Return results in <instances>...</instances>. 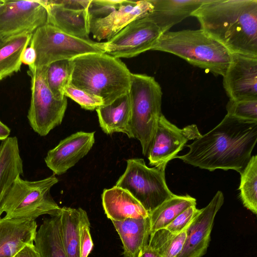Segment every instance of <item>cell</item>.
Masks as SVG:
<instances>
[{"mask_svg":"<svg viewBox=\"0 0 257 257\" xmlns=\"http://www.w3.org/2000/svg\"><path fill=\"white\" fill-rule=\"evenodd\" d=\"M257 142V120L226 114L214 128L187 145L189 151L177 158L185 163L213 171L241 173L251 157Z\"/></svg>","mask_w":257,"mask_h":257,"instance_id":"cell-1","label":"cell"},{"mask_svg":"<svg viewBox=\"0 0 257 257\" xmlns=\"http://www.w3.org/2000/svg\"><path fill=\"white\" fill-rule=\"evenodd\" d=\"M192 16L230 53L257 57V0H208Z\"/></svg>","mask_w":257,"mask_h":257,"instance_id":"cell-2","label":"cell"},{"mask_svg":"<svg viewBox=\"0 0 257 257\" xmlns=\"http://www.w3.org/2000/svg\"><path fill=\"white\" fill-rule=\"evenodd\" d=\"M71 83L110 104L128 93L132 73L119 58L106 53H89L71 59Z\"/></svg>","mask_w":257,"mask_h":257,"instance_id":"cell-3","label":"cell"},{"mask_svg":"<svg viewBox=\"0 0 257 257\" xmlns=\"http://www.w3.org/2000/svg\"><path fill=\"white\" fill-rule=\"evenodd\" d=\"M151 50L174 54L190 64L223 76L231 53L202 29L163 33Z\"/></svg>","mask_w":257,"mask_h":257,"instance_id":"cell-4","label":"cell"},{"mask_svg":"<svg viewBox=\"0 0 257 257\" xmlns=\"http://www.w3.org/2000/svg\"><path fill=\"white\" fill-rule=\"evenodd\" d=\"M128 95L132 138L140 141L143 155L147 156L162 114V88L154 77L132 73Z\"/></svg>","mask_w":257,"mask_h":257,"instance_id":"cell-5","label":"cell"},{"mask_svg":"<svg viewBox=\"0 0 257 257\" xmlns=\"http://www.w3.org/2000/svg\"><path fill=\"white\" fill-rule=\"evenodd\" d=\"M58 182L53 175L37 181L18 176L5 194L1 203L5 217L35 220L39 216L60 214L61 208L52 198L50 190Z\"/></svg>","mask_w":257,"mask_h":257,"instance_id":"cell-6","label":"cell"},{"mask_svg":"<svg viewBox=\"0 0 257 257\" xmlns=\"http://www.w3.org/2000/svg\"><path fill=\"white\" fill-rule=\"evenodd\" d=\"M153 8L151 0H91L90 33L98 41L108 40L131 22L148 16Z\"/></svg>","mask_w":257,"mask_h":257,"instance_id":"cell-7","label":"cell"},{"mask_svg":"<svg viewBox=\"0 0 257 257\" xmlns=\"http://www.w3.org/2000/svg\"><path fill=\"white\" fill-rule=\"evenodd\" d=\"M30 44L36 52V67L47 66L57 61L71 60L86 54L105 53L104 42L70 35L49 24L33 33Z\"/></svg>","mask_w":257,"mask_h":257,"instance_id":"cell-8","label":"cell"},{"mask_svg":"<svg viewBox=\"0 0 257 257\" xmlns=\"http://www.w3.org/2000/svg\"><path fill=\"white\" fill-rule=\"evenodd\" d=\"M165 170L148 167L143 159H130L115 186L127 191L150 214L175 195L166 184Z\"/></svg>","mask_w":257,"mask_h":257,"instance_id":"cell-9","label":"cell"},{"mask_svg":"<svg viewBox=\"0 0 257 257\" xmlns=\"http://www.w3.org/2000/svg\"><path fill=\"white\" fill-rule=\"evenodd\" d=\"M46 66H29L31 96L27 118L33 131L41 136L47 135L60 125L67 106V98H56L46 79Z\"/></svg>","mask_w":257,"mask_h":257,"instance_id":"cell-10","label":"cell"},{"mask_svg":"<svg viewBox=\"0 0 257 257\" xmlns=\"http://www.w3.org/2000/svg\"><path fill=\"white\" fill-rule=\"evenodd\" d=\"M162 34L148 16L138 19L104 42L105 52L119 59L134 57L151 50Z\"/></svg>","mask_w":257,"mask_h":257,"instance_id":"cell-11","label":"cell"},{"mask_svg":"<svg viewBox=\"0 0 257 257\" xmlns=\"http://www.w3.org/2000/svg\"><path fill=\"white\" fill-rule=\"evenodd\" d=\"M47 21V9L42 0L1 1L0 35L3 38L33 34Z\"/></svg>","mask_w":257,"mask_h":257,"instance_id":"cell-12","label":"cell"},{"mask_svg":"<svg viewBox=\"0 0 257 257\" xmlns=\"http://www.w3.org/2000/svg\"><path fill=\"white\" fill-rule=\"evenodd\" d=\"M201 135L195 124L179 128L162 114L147 155L149 164L165 169L168 163L176 158L188 141Z\"/></svg>","mask_w":257,"mask_h":257,"instance_id":"cell-13","label":"cell"},{"mask_svg":"<svg viewBox=\"0 0 257 257\" xmlns=\"http://www.w3.org/2000/svg\"><path fill=\"white\" fill-rule=\"evenodd\" d=\"M90 1L42 0L49 24L70 35L89 39L88 9Z\"/></svg>","mask_w":257,"mask_h":257,"instance_id":"cell-14","label":"cell"},{"mask_svg":"<svg viewBox=\"0 0 257 257\" xmlns=\"http://www.w3.org/2000/svg\"><path fill=\"white\" fill-rule=\"evenodd\" d=\"M223 78L229 99H257V57L231 53V62Z\"/></svg>","mask_w":257,"mask_h":257,"instance_id":"cell-15","label":"cell"},{"mask_svg":"<svg viewBox=\"0 0 257 257\" xmlns=\"http://www.w3.org/2000/svg\"><path fill=\"white\" fill-rule=\"evenodd\" d=\"M223 203V194L218 191L209 204L200 209L189 225L184 247L176 257H202L205 254L215 216Z\"/></svg>","mask_w":257,"mask_h":257,"instance_id":"cell-16","label":"cell"},{"mask_svg":"<svg viewBox=\"0 0 257 257\" xmlns=\"http://www.w3.org/2000/svg\"><path fill=\"white\" fill-rule=\"evenodd\" d=\"M94 142V132L72 134L48 151L45 163L53 175H62L88 154Z\"/></svg>","mask_w":257,"mask_h":257,"instance_id":"cell-17","label":"cell"},{"mask_svg":"<svg viewBox=\"0 0 257 257\" xmlns=\"http://www.w3.org/2000/svg\"><path fill=\"white\" fill-rule=\"evenodd\" d=\"M37 224L26 219L0 218V257H14L24 246L33 244Z\"/></svg>","mask_w":257,"mask_h":257,"instance_id":"cell-18","label":"cell"},{"mask_svg":"<svg viewBox=\"0 0 257 257\" xmlns=\"http://www.w3.org/2000/svg\"><path fill=\"white\" fill-rule=\"evenodd\" d=\"M208 0H151L153 10L148 17L164 33L192 14Z\"/></svg>","mask_w":257,"mask_h":257,"instance_id":"cell-19","label":"cell"},{"mask_svg":"<svg viewBox=\"0 0 257 257\" xmlns=\"http://www.w3.org/2000/svg\"><path fill=\"white\" fill-rule=\"evenodd\" d=\"M101 198L104 213L111 221L149 216V213L136 198L127 191L119 187L114 186L104 189Z\"/></svg>","mask_w":257,"mask_h":257,"instance_id":"cell-20","label":"cell"},{"mask_svg":"<svg viewBox=\"0 0 257 257\" xmlns=\"http://www.w3.org/2000/svg\"><path fill=\"white\" fill-rule=\"evenodd\" d=\"M111 221L121 239L124 257H139L149 244V216Z\"/></svg>","mask_w":257,"mask_h":257,"instance_id":"cell-21","label":"cell"},{"mask_svg":"<svg viewBox=\"0 0 257 257\" xmlns=\"http://www.w3.org/2000/svg\"><path fill=\"white\" fill-rule=\"evenodd\" d=\"M100 127L106 134L122 133L132 138L131 105L128 93L110 104L103 105L96 109Z\"/></svg>","mask_w":257,"mask_h":257,"instance_id":"cell-22","label":"cell"},{"mask_svg":"<svg viewBox=\"0 0 257 257\" xmlns=\"http://www.w3.org/2000/svg\"><path fill=\"white\" fill-rule=\"evenodd\" d=\"M23 171L18 139L9 137L0 144V206L7 190ZM2 214L0 207V218Z\"/></svg>","mask_w":257,"mask_h":257,"instance_id":"cell-23","label":"cell"},{"mask_svg":"<svg viewBox=\"0 0 257 257\" xmlns=\"http://www.w3.org/2000/svg\"><path fill=\"white\" fill-rule=\"evenodd\" d=\"M34 242L41 257H67L61 238L59 215L43 220Z\"/></svg>","mask_w":257,"mask_h":257,"instance_id":"cell-24","label":"cell"},{"mask_svg":"<svg viewBox=\"0 0 257 257\" xmlns=\"http://www.w3.org/2000/svg\"><path fill=\"white\" fill-rule=\"evenodd\" d=\"M32 34L12 36L0 42V80L20 70L23 53L29 46Z\"/></svg>","mask_w":257,"mask_h":257,"instance_id":"cell-25","label":"cell"},{"mask_svg":"<svg viewBox=\"0 0 257 257\" xmlns=\"http://www.w3.org/2000/svg\"><path fill=\"white\" fill-rule=\"evenodd\" d=\"M86 214L81 208H61L59 215L60 232L67 257H79L80 227Z\"/></svg>","mask_w":257,"mask_h":257,"instance_id":"cell-26","label":"cell"},{"mask_svg":"<svg viewBox=\"0 0 257 257\" xmlns=\"http://www.w3.org/2000/svg\"><path fill=\"white\" fill-rule=\"evenodd\" d=\"M196 205V199L191 196L175 194L149 214L151 233L165 228L187 208Z\"/></svg>","mask_w":257,"mask_h":257,"instance_id":"cell-27","label":"cell"},{"mask_svg":"<svg viewBox=\"0 0 257 257\" xmlns=\"http://www.w3.org/2000/svg\"><path fill=\"white\" fill-rule=\"evenodd\" d=\"M73 69L71 60L57 61L46 66V81L56 98L62 99L65 97V89L71 82Z\"/></svg>","mask_w":257,"mask_h":257,"instance_id":"cell-28","label":"cell"},{"mask_svg":"<svg viewBox=\"0 0 257 257\" xmlns=\"http://www.w3.org/2000/svg\"><path fill=\"white\" fill-rule=\"evenodd\" d=\"M239 196L243 206L257 214V156H252L240 173Z\"/></svg>","mask_w":257,"mask_h":257,"instance_id":"cell-29","label":"cell"},{"mask_svg":"<svg viewBox=\"0 0 257 257\" xmlns=\"http://www.w3.org/2000/svg\"><path fill=\"white\" fill-rule=\"evenodd\" d=\"M226 110L227 114L238 118L257 120V99H229Z\"/></svg>","mask_w":257,"mask_h":257,"instance_id":"cell-30","label":"cell"},{"mask_svg":"<svg viewBox=\"0 0 257 257\" xmlns=\"http://www.w3.org/2000/svg\"><path fill=\"white\" fill-rule=\"evenodd\" d=\"M64 96L78 103L82 108L93 110L103 105L102 99L95 95L80 89L70 83L65 89Z\"/></svg>","mask_w":257,"mask_h":257,"instance_id":"cell-31","label":"cell"},{"mask_svg":"<svg viewBox=\"0 0 257 257\" xmlns=\"http://www.w3.org/2000/svg\"><path fill=\"white\" fill-rule=\"evenodd\" d=\"M175 235L165 228L160 229L151 233L148 245L163 256Z\"/></svg>","mask_w":257,"mask_h":257,"instance_id":"cell-32","label":"cell"},{"mask_svg":"<svg viewBox=\"0 0 257 257\" xmlns=\"http://www.w3.org/2000/svg\"><path fill=\"white\" fill-rule=\"evenodd\" d=\"M200 211L196 206H191L178 215L165 228L174 234H178L189 226Z\"/></svg>","mask_w":257,"mask_h":257,"instance_id":"cell-33","label":"cell"},{"mask_svg":"<svg viewBox=\"0 0 257 257\" xmlns=\"http://www.w3.org/2000/svg\"><path fill=\"white\" fill-rule=\"evenodd\" d=\"M90 223L87 214L84 216L80 227L79 257H88L93 242L90 233Z\"/></svg>","mask_w":257,"mask_h":257,"instance_id":"cell-34","label":"cell"},{"mask_svg":"<svg viewBox=\"0 0 257 257\" xmlns=\"http://www.w3.org/2000/svg\"><path fill=\"white\" fill-rule=\"evenodd\" d=\"M188 227L174 236L163 257H176L179 255L183 249L185 242Z\"/></svg>","mask_w":257,"mask_h":257,"instance_id":"cell-35","label":"cell"},{"mask_svg":"<svg viewBox=\"0 0 257 257\" xmlns=\"http://www.w3.org/2000/svg\"><path fill=\"white\" fill-rule=\"evenodd\" d=\"M36 59V54L33 47L29 44L24 51L22 56V63L28 66H34Z\"/></svg>","mask_w":257,"mask_h":257,"instance_id":"cell-36","label":"cell"},{"mask_svg":"<svg viewBox=\"0 0 257 257\" xmlns=\"http://www.w3.org/2000/svg\"><path fill=\"white\" fill-rule=\"evenodd\" d=\"M14 257H41V256L33 243L24 246Z\"/></svg>","mask_w":257,"mask_h":257,"instance_id":"cell-37","label":"cell"},{"mask_svg":"<svg viewBox=\"0 0 257 257\" xmlns=\"http://www.w3.org/2000/svg\"><path fill=\"white\" fill-rule=\"evenodd\" d=\"M10 134V128L0 120V141L8 138Z\"/></svg>","mask_w":257,"mask_h":257,"instance_id":"cell-38","label":"cell"},{"mask_svg":"<svg viewBox=\"0 0 257 257\" xmlns=\"http://www.w3.org/2000/svg\"><path fill=\"white\" fill-rule=\"evenodd\" d=\"M139 257H163L152 249L149 245L146 248Z\"/></svg>","mask_w":257,"mask_h":257,"instance_id":"cell-39","label":"cell"},{"mask_svg":"<svg viewBox=\"0 0 257 257\" xmlns=\"http://www.w3.org/2000/svg\"><path fill=\"white\" fill-rule=\"evenodd\" d=\"M3 38L0 35V42L2 41Z\"/></svg>","mask_w":257,"mask_h":257,"instance_id":"cell-40","label":"cell"},{"mask_svg":"<svg viewBox=\"0 0 257 257\" xmlns=\"http://www.w3.org/2000/svg\"><path fill=\"white\" fill-rule=\"evenodd\" d=\"M0 5H1V1H0Z\"/></svg>","mask_w":257,"mask_h":257,"instance_id":"cell-41","label":"cell"}]
</instances>
